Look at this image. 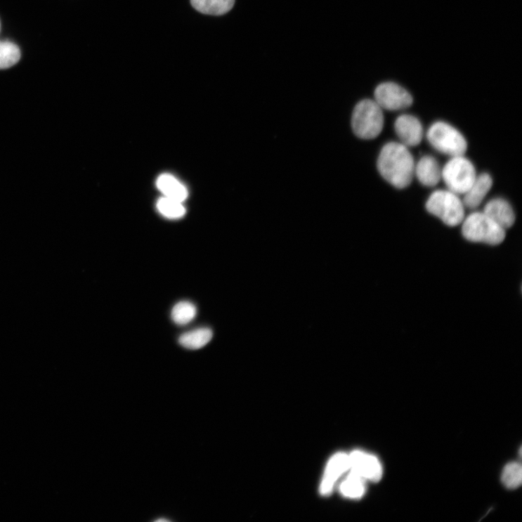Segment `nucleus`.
Returning a JSON list of instances; mask_svg holds the SVG:
<instances>
[{
    "label": "nucleus",
    "instance_id": "f257e3e1",
    "mask_svg": "<svg viewBox=\"0 0 522 522\" xmlns=\"http://www.w3.org/2000/svg\"><path fill=\"white\" fill-rule=\"evenodd\" d=\"M377 168L381 176L393 187L404 189L411 185L415 172L413 155L402 143L391 142L381 149Z\"/></svg>",
    "mask_w": 522,
    "mask_h": 522
},
{
    "label": "nucleus",
    "instance_id": "f03ea898",
    "mask_svg": "<svg viewBox=\"0 0 522 522\" xmlns=\"http://www.w3.org/2000/svg\"><path fill=\"white\" fill-rule=\"evenodd\" d=\"M351 126L353 133L360 139L373 140L378 137L384 126L382 108L375 100L365 99L355 107Z\"/></svg>",
    "mask_w": 522,
    "mask_h": 522
},
{
    "label": "nucleus",
    "instance_id": "7ed1b4c3",
    "mask_svg": "<svg viewBox=\"0 0 522 522\" xmlns=\"http://www.w3.org/2000/svg\"><path fill=\"white\" fill-rule=\"evenodd\" d=\"M462 223V235L470 242L498 245L506 238V230L484 212L472 213Z\"/></svg>",
    "mask_w": 522,
    "mask_h": 522
},
{
    "label": "nucleus",
    "instance_id": "20e7f679",
    "mask_svg": "<svg viewBox=\"0 0 522 522\" xmlns=\"http://www.w3.org/2000/svg\"><path fill=\"white\" fill-rule=\"evenodd\" d=\"M426 209L449 226L461 224L465 218L463 202L457 194L450 190L434 192L426 201Z\"/></svg>",
    "mask_w": 522,
    "mask_h": 522
},
{
    "label": "nucleus",
    "instance_id": "39448f33",
    "mask_svg": "<svg viewBox=\"0 0 522 522\" xmlns=\"http://www.w3.org/2000/svg\"><path fill=\"white\" fill-rule=\"evenodd\" d=\"M426 138L435 149L451 157L464 155L467 150V143L462 133L443 122L431 126Z\"/></svg>",
    "mask_w": 522,
    "mask_h": 522
},
{
    "label": "nucleus",
    "instance_id": "423d86ee",
    "mask_svg": "<svg viewBox=\"0 0 522 522\" xmlns=\"http://www.w3.org/2000/svg\"><path fill=\"white\" fill-rule=\"evenodd\" d=\"M442 178L450 191L464 195L476 178L472 163L464 155L452 157L442 169Z\"/></svg>",
    "mask_w": 522,
    "mask_h": 522
},
{
    "label": "nucleus",
    "instance_id": "0eeeda50",
    "mask_svg": "<svg viewBox=\"0 0 522 522\" xmlns=\"http://www.w3.org/2000/svg\"><path fill=\"white\" fill-rule=\"evenodd\" d=\"M377 103L388 110H400L410 107L413 103L412 95L403 86L394 82H384L374 91Z\"/></svg>",
    "mask_w": 522,
    "mask_h": 522
},
{
    "label": "nucleus",
    "instance_id": "6e6552de",
    "mask_svg": "<svg viewBox=\"0 0 522 522\" xmlns=\"http://www.w3.org/2000/svg\"><path fill=\"white\" fill-rule=\"evenodd\" d=\"M348 456L349 471L360 476L365 481L378 482L380 481L382 476V466L376 457L360 450H355Z\"/></svg>",
    "mask_w": 522,
    "mask_h": 522
},
{
    "label": "nucleus",
    "instance_id": "1a4fd4ad",
    "mask_svg": "<svg viewBox=\"0 0 522 522\" xmlns=\"http://www.w3.org/2000/svg\"><path fill=\"white\" fill-rule=\"evenodd\" d=\"M350 470L349 456L345 452H338L329 461L320 485L323 495L331 494L337 482Z\"/></svg>",
    "mask_w": 522,
    "mask_h": 522
},
{
    "label": "nucleus",
    "instance_id": "9d476101",
    "mask_svg": "<svg viewBox=\"0 0 522 522\" xmlns=\"http://www.w3.org/2000/svg\"><path fill=\"white\" fill-rule=\"evenodd\" d=\"M395 129L402 144L415 147L423 139V127L420 121L412 115H401L396 121Z\"/></svg>",
    "mask_w": 522,
    "mask_h": 522
},
{
    "label": "nucleus",
    "instance_id": "9b49d317",
    "mask_svg": "<svg viewBox=\"0 0 522 522\" xmlns=\"http://www.w3.org/2000/svg\"><path fill=\"white\" fill-rule=\"evenodd\" d=\"M483 212L505 230L511 228L515 222L516 216L512 207L502 198L490 200Z\"/></svg>",
    "mask_w": 522,
    "mask_h": 522
},
{
    "label": "nucleus",
    "instance_id": "f8f14e48",
    "mask_svg": "<svg viewBox=\"0 0 522 522\" xmlns=\"http://www.w3.org/2000/svg\"><path fill=\"white\" fill-rule=\"evenodd\" d=\"M415 174L417 175L422 185L433 188L440 183L442 178V169L434 157L425 155L415 166Z\"/></svg>",
    "mask_w": 522,
    "mask_h": 522
},
{
    "label": "nucleus",
    "instance_id": "ddd939ff",
    "mask_svg": "<svg viewBox=\"0 0 522 522\" xmlns=\"http://www.w3.org/2000/svg\"><path fill=\"white\" fill-rule=\"evenodd\" d=\"M492 186V178L489 174L483 173L476 177L472 186L464 194L463 200L464 207L469 209L479 207Z\"/></svg>",
    "mask_w": 522,
    "mask_h": 522
},
{
    "label": "nucleus",
    "instance_id": "4468645a",
    "mask_svg": "<svg viewBox=\"0 0 522 522\" xmlns=\"http://www.w3.org/2000/svg\"><path fill=\"white\" fill-rule=\"evenodd\" d=\"M157 187L167 197L183 202L188 196L187 188L174 176L163 174L157 180Z\"/></svg>",
    "mask_w": 522,
    "mask_h": 522
},
{
    "label": "nucleus",
    "instance_id": "2eb2a0df",
    "mask_svg": "<svg viewBox=\"0 0 522 522\" xmlns=\"http://www.w3.org/2000/svg\"><path fill=\"white\" fill-rule=\"evenodd\" d=\"M190 3L201 13L223 15L233 8L235 0H190Z\"/></svg>",
    "mask_w": 522,
    "mask_h": 522
},
{
    "label": "nucleus",
    "instance_id": "dca6fc26",
    "mask_svg": "<svg viewBox=\"0 0 522 522\" xmlns=\"http://www.w3.org/2000/svg\"><path fill=\"white\" fill-rule=\"evenodd\" d=\"M213 337V332L209 328L197 329L181 335L178 343L181 346L190 350H197L209 344Z\"/></svg>",
    "mask_w": 522,
    "mask_h": 522
},
{
    "label": "nucleus",
    "instance_id": "f3484780",
    "mask_svg": "<svg viewBox=\"0 0 522 522\" xmlns=\"http://www.w3.org/2000/svg\"><path fill=\"white\" fill-rule=\"evenodd\" d=\"M366 481L351 471L339 485L341 494L351 499L360 498L366 491Z\"/></svg>",
    "mask_w": 522,
    "mask_h": 522
},
{
    "label": "nucleus",
    "instance_id": "a211bd4d",
    "mask_svg": "<svg viewBox=\"0 0 522 522\" xmlns=\"http://www.w3.org/2000/svg\"><path fill=\"white\" fill-rule=\"evenodd\" d=\"M21 53L17 45L8 41H0V70H7L18 63Z\"/></svg>",
    "mask_w": 522,
    "mask_h": 522
},
{
    "label": "nucleus",
    "instance_id": "6ab92c4d",
    "mask_svg": "<svg viewBox=\"0 0 522 522\" xmlns=\"http://www.w3.org/2000/svg\"><path fill=\"white\" fill-rule=\"evenodd\" d=\"M196 315V306L188 301L178 303L171 311L172 320L178 325L189 324L195 319Z\"/></svg>",
    "mask_w": 522,
    "mask_h": 522
},
{
    "label": "nucleus",
    "instance_id": "aec40b11",
    "mask_svg": "<svg viewBox=\"0 0 522 522\" xmlns=\"http://www.w3.org/2000/svg\"><path fill=\"white\" fill-rule=\"evenodd\" d=\"M157 207L159 212L170 219L180 218L183 217L186 213L185 208L181 202L167 197L158 200Z\"/></svg>",
    "mask_w": 522,
    "mask_h": 522
},
{
    "label": "nucleus",
    "instance_id": "412c9836",
    "mask_svg": "<svg viewBox=\"0 0 522 522\" xmlns=\"http://www.w3.org/2000/svg\"><path fill=\"white\" fill-rule=\"evenodd\" d=\"M502 482L509 489L518 488L522 481V468L520 464L512 462L506 466L502 473Z\"/></svg>",
    "mask_w": 522,
    "mask_h": 522
},
{
    "label": "nucleus",
    "instance_id": "4be33fe9",
    "mask_svg": "<svg viewBox=\"0 0 522 522\" xmlns=\"http://www.w3.org/2000/svg\"><path fill=\"white\" fill-rule=\"evenodd\" d=\"M168 521V520H167V519H164V518H161V519H158V520H157V521Z\"/></svg>",
    "mask_w": 522,
    "mask_h": 522
}]
</instances>
